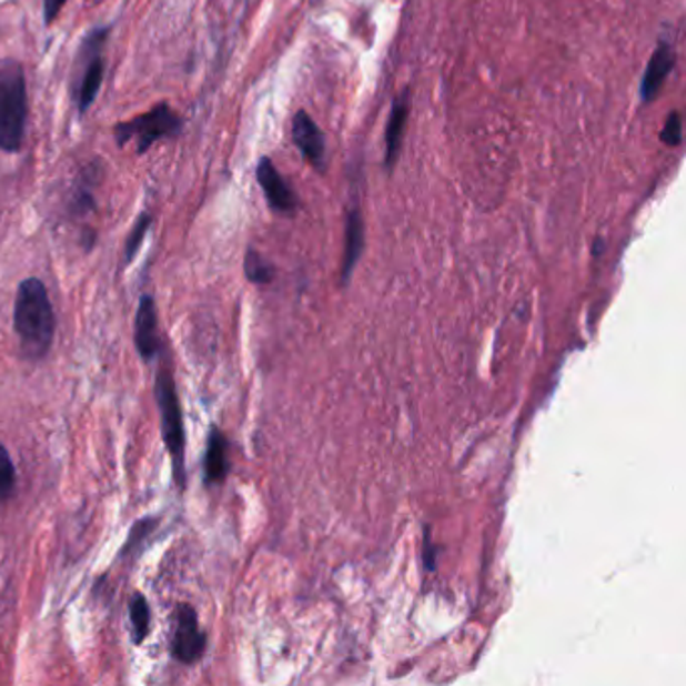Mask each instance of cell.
I'll return each mask as SVG.
<instances>
[{"label": "cell", "mask_w": 686, "mask_h": 686, "mask_svg": "<svg viewBox=\"0 0 686 686\" xmlns=\"http://www.w3.org/2000/svg\"><path fill=\"white\" fill-rule=\"evenodd\" d=\"M14 331L27 356L39 359L49 353L54 336V312L41 280L27 279L19 286L14 302Z\"/></svg>", "instance_id": "obj_1"}, {"label": "cell", "mask_w": 686, "mask_h": 686, "mask_svg": "<svg viewBox=\"0 0 686 686\" xmlns=\"http://www.w3.org/2000/svg\"><path fill=\"white\" fill-rule=\"evenodd\" d=\"M27 123V81L22 64L0 61V150H21Z\"/></svg>", "instance_id": "obj_2"}, {"label": "cell", "mask_w": 686, "mask_h": 686, "mask_svg": "<svg viewBox=\"0 0 686 686\" xmlns=\"http://www.w3.org/2000/svg\"><path fill=\"white\" fill-rule=\"evenodd\" d=\"M180 115L168 103H160L138 119H131L128 123H119L113 129L119 145H128L129 141L135 140L138 153H145L151 145L161 138H170L180 131Z\"/></svg>", "instance_id": "obj_3"}, {"label": "cell", "mask_w": 686, "mask_h": 686, "mask_svg": "<svg viewBox=\"0 0 686 686\" xmlns=\"http://www.w3.org/2000/svg\"><path fill=\"white\" fill-rule=\"evenodd\" d=\"M155 395H158V405L161 411V431H163V441L168 445V451L172 455L173 470L178 482L183 485V451H185V440H183V423L182 413H180V401L175 393L172 375L168 371H161L158 375V385H155Z\"/></svg>", "instance_id": "obj_4"}, {"label": "cell", "mask_w": 686, "mask_h": 686, "mask_svg": "<svg viewBox=\"0 0 686 686\" xmlns=\"http://www.w3.org/2000/svg\"><path fill=\"white\" fill-rule=\"evenodd\" d=\"M205 648V636L198 626V616L192 606L182 604L175 612V633H173L172 653L183 665L195 663Z\"/></svg>", "instance_id": "obj_5"}, {"label": "cell", "mask_w": 686, "mask_h": 686, "mask_svg": "<svg viewBox=\"0 0 686 686\" xmlns=\"http://www.w3.org/2000/svg\"><path fill=\"white\" fill-rule=\"evenodd\" d=\"M256 175L258 183L264 190V195H266L269 204L272 205V210L282 212V214H290V212H294L299 208L296 193L292 192L289 183L284 182V178L280 175L272 161L266 160V158L260 160Z\"/></svg>", "instance_id": "obj_6"}, {"label": "cell", "mask_w": 686, "mask_h": 686, "mask_svg": "<svg viewBox=\"0 0 686 686\" xmlns=\"http://www.w3.org/2000/svg\"><path fill=\"white\" fill-rule=\"evenodd\" d=\"M292 140L314 168L324 165V135L306 111H299L292 123Z\"/></svg>", "instance_id": "obj_7"}, {"label": "cell", "mask_w": 686, "mask_h": 686, "mask_svg": "<svg viewBox=\"0 0 686 686\" xmlns=\"http://www.w3.org/2000/svg\"><path fill=\"white\" fill-rule=\"evenodd\" d=\"M135 346L145 361H151L160 353L158 314L151 296H143L140 302V311L135 316Z\"/></svg>", "instance_id": "obj_8"}, {"label": "cell", "mask_w": 686, "mask_h": 686, "mask_svg": "<svg viewBox=\"0 0 686 686\" xmlns=\"http://www.w3.org/2000/svg\"><path fill=\"white\" fill-rule=\"evenodd\" d=\"M676 63V53L673 51L670 44H660L656 49L648 69L644 73L643 85H640V97H643L644 103H650L660 89L665 85L666 77L670 75L673 67Z\"/></svg>", "instance_id": "obj_9"}, {"label": "cell", "mask_w": 686, "mask_h": 686, "mask_svg": "<svg viewBox=\"0 0 686 686\" xmlns=\"http://www.w3.org/2000/svg\"><path fill=\"white\" fill-rule=\"evenodd\" d=\"M407 93H405V95L395 99L393 111H391V119H389V125H386V168H391L397 161L401 140H403V129H405V123H407Z\"/></svg>", "instance_id": "obj_10"}, {"label": "cell", "mask_w": 686, "mask_h": 686, "mask_svg": "<svg viewBox=\"0 0 686 686\" xmlns=\"http://www.w3.org/2000/svg\"><path fill=\"white\" fill-rule=\"evenodd\" d=\"M365 248V224H363V215L359 210H353L346 220V248H344V264L343 280L351 276L354 264L359 262V258L363 254Z\"/></svg>", "instance_id": "obj_11"}, {"label": "cell", "mask_w": 686, "mask_h": 686, "mask_svg": "<svg viewBox=\"0 0 686 686\" xmlns=\"http://www.w3.org/2000/svg\"><path fill=\"white\" fill-rule=\"evenodd\" d=\"M228 473V443L218 430H212L205 453V482H222Z\"/></svg>", "instance_id": "obj_12"}, {"label": "cell", "mask_w": 686, "mask_h": 686, "mask_svg": "<svg viewBox=\"0 0 686 686\" xmlns=\"http://www.w3.org/2000/svg\"><path fill=\"white\" fill-rule=\"evenodd\" d=\"M101 81H103V61L95 59L93 63L87 67L83 83H81V93H79V111L81 113H85L87 109L91 108V103L95 101Z\"/></svg>", "instance_id": "obj_13"}, {"label": "cell", "mask_w": 686, "mask_h": 686, "mask_svg": "<svg viewBox=\"0 0 686 686\" xmlns=\"http://www.w3.org/2000/svg\"><path fill=\"white\" fill-rule=\"evenodd\" d=\"M129 616H131V626H133V636L135 643H143V638H148L150 634V604L141 596L135 594L129 602Z\"/></svg>", "instance_id": "obj_14"}, {"label": "cell", "mask_w": 686, "mask_h": 686, "mask_svg": "<svg viewBox=\"0 0 686 686\" xmlns=\"http://www.w3.org/2000/svg\"><path fill=\"white\" fill-rule=\"evenodd\" d=\"M248 280L256 284H266L274 279V269L264 258L258 254L256 250H248L246 262H244Z\"/></svg>", "instance_id": "obj_15"}, {"label": "cell", "mask_w": 686, "mask_h": 686, "mask_svg": "<svg viewBox=\"0 0 686 686\" xmlns=\"http://www.w3.org/2000/svg\"><path fill=\"white\" fill-rule=\"evenodd\" d=\"M17 487V472L11 455L4 445H0V500L11 497Z\"/></svg>", "instance_id": "obj_16"}, {"label": "cell", "mask_w": 686, "mask_h": 686, "mask_svg": "<svg viewBox=\"0 0 686 686\" xmlns=\"http://www.w3.org/2000/svg\"><path fill=\"white\" fill-rule=\"evenodd\" d=\"M150 214H141L140 220L133 225L131 236H129L128 240V248H125V258H128V260H131V258L138 254V250H140L141 244H143V238H145L148 230H150Z\"/></svg>", "instance_id": "obj_17"}, {"label": "cell", "mask_w": 686, "mask_h": 686, "mask_svg": "<svg viewBox=\"0 0 686 686\" xmlns=\"http://www.w3.org/2000/svg\"><path fill=\"white\" fill-rule=\"evenodd\" d=\"M660 140H663V143H666L668 148H676V145L683 143V119H680V113L673 111V113L668 115L665 128H663V133H660Z\"/></svg>", "instance_id": "obj_18"}, {"label": "cell", "mask_w": 686, "mask_h": 686, "mask_svg": "<svg viewBox=\"0 0 686 686\" xmlns=\"http://www.w3.org/2000/svg\"><path fill=\"white\" fill-rule=\"evenodd\" d=\"M67 0H44V22L51 24L57 19V14L63 9Z\"/></svg>", "instance_id": "obj_19"}]
</instances>
